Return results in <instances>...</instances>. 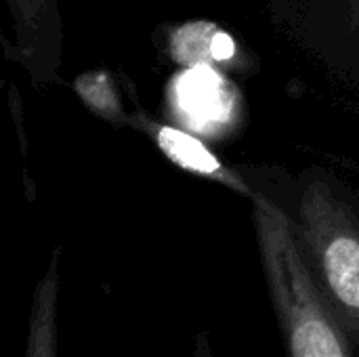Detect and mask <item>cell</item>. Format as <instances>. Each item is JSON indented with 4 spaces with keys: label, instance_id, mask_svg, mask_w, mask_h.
<instances>
[{
    "label": "cell",
    "instance_id": "obj_1",
    "mask_svg": "<svg viewBox=\"0 0 359 357\" xmlns=\"http://www.w3.org/2000/svg\"><path fill=\"white\" fill-rule=\"evenodd\" d=\"M271 282L290 357H351L341 322L330 316L299 265L282 259Z\"/></svg>",
    "mask_w": 359,
    "mask_h": 357
},
{
    "label": "cell",
    "instance_id": "obj_2",
    "mask_svg": "<svg viewBox=\"0 0 359 357\" xmlns=\"http://www.w3.org/2000/svg\"><path fill=\"white\" fill-rule=\"evenodd\" d=\"M328 290L343 314V326L359 335V242L337 238L324 252Z\"/></svg>",
    "mask_w": 359,
    "mask_h": 357
},
{
    "label": "cell",
    "instance_id": "obj_3",
    "mask_svg": "<svg viewBox=\"0 0 359 357\" xmlns=\"http://www.w3.org/2000/svg\"><path fill=\"white\" fill-rule=\"evenodd\" d=\"M179 103L194 124L217 122L225 116L229 103L223 80L210 67H194L179 82Z\"/></svg>",
    "mask_w": 359,
    "mask_h": 357
},
{
    "label": "cell",
    "instance_id": "obj_4",
    "mask_svg": "<svg viewBox=\"0 0 359 357\" xmlns=\"http://www.w3.org/2000/svg\"><path fill=\"white\" fill-rule=\"evenodd\" d=\"M160 147L181 166H187L191 170L200 173H215L219 168V162L215 156L194 137L177 130V128H162L158 135Z\"/></svg>",
    "mask_w": 359,
    "mask_h": 357
},
{
    "label": "cell",
    "instance_id": "obj_5",
    "mask_svg": "<svg viewBox=\"0 0 359 357\" xmlns=\"http://www.w3.org/2000/svg\"><path fill=\"white\" fill-rule=\"evenodd\" d=\"M53 316H36V322H32L29 332V349L27 357H55V345H53Z\"/></svg>",
    "mask_w": 359,
    "mask_h": 357
},
{
    "label": "cell",
    "instance_id": "obj_6",
    "mask_svg": "<svg viewBox=\"0 0 359 357\" xmlns=\"http://www.w3.org/2000/svg\"><path fill=\"white\" fill-rule=\"evenodd\" d=\"M210 55L219 61H225V59H231L233 55V40L223 34V32H217L212 38H210Z\"/></svg>",
    "mask_w": 359,
    "mask_h": 357
}]
</instances>
